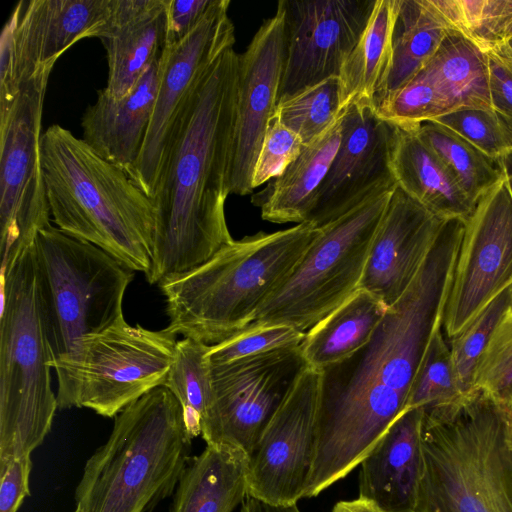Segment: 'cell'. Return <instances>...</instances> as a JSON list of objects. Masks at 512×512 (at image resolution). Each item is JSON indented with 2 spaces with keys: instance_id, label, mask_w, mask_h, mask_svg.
<instances>
[{
  "instance_id": "obj_1",
  "label": "cell",
  "mask_w": 512,
  "mask_h": 512,
  "mask_svg": "<svg viewBox=\"0 0 512 512\" xmlns=\"http://www.w3.org/2000/svg\"><path fill=\"white\" fill-rule=\"evenodd\" d=\"M465 222L445 221L417 277L370 341L322 372L315 458L305 497L344 478L405 411L408 394L443 325Z\"/></svg>"
},
{
  "instance_id": "obj_2",
  "label": "cell",
  "mask_w": 512,
  "mask_h": 512,
  "mask_svg": "<svg viewBox=\"0 0 512 512\" xmlns=\"http://www.w3.org/2000/svg\"><path fill=\"white\" fill-rule=\"evenodd\" d=\"M239 54L226 49L206 71L172 132L152 201L150 284L197 268L233 241L225 202L238 92Z\"/></svg>"
},
{
  "instance_id": "obj_3",
  "label": "cell",
  "mask_w": 512,
  "mask_h": 512,
  "mask_svg": "<svg viewBox=\"0 0 512 512\" xmlns=\"http://www.w3.org/2000/svg\"><path fill=\"white\" fill-rule=\"evenodd\" d=\"M41 161L57 228L146 275L155 230L152 199L123 169L58 124L42 134Z\"/></svg>"
},
{
  "instance_id": "obj_4",
  "label": "cell",
  "mask_w": 512,
  "mask_h": 512,
  "mask_svg": "<svg viewBox=\"0 0 512 512\" xmlns=\"http://www.w3.org/2000/svg\"><path fill=\"white\" fill-rule=\"evenodd\" d=\"M415 512H512V410L481 389L424 410Z\"/></svg>"
},
{
  "instance_id": "obj_5",
  "label": "cell",
  "mask_w": 512,
  "mask_h": 512,
  "mask_svg": "<svg viewBox=\"0 0 512 512\" xmlns=\"http://www.w3.org/2000/svg\"><path fill=\"white\" fill-rule=\"evenodd\" d=\"M320 228L311 223L231 241L208 261L160 286L176 335L209 346L246 329Z\"/></svg>"
},
{
  "instance_id": "obj_6",
  "label": "cell",
  "mask_w": 512,
  "mask_h": 512,
  "mask_svg": "<svg viewBox=\"0 0 512 512\" xmlns=\"http://www.w3.org/2000/svg\"><path fill=\"white\" fill-rule=\"evenodd\" d=\"M182 407L159 386L115 416L76 487L80 512H150L174 494L190 459Z\"/></svg>"
},
{
  "instance_id": "obj_7",
  "label": "cell",
  "mask_w": 512,
  "mask_h": 512,
  "mask_svg": "<svg viewBox=\"0 0 512 512\" xmlns=\"http://www.w3.org/2000/svg\"><path fill=\"white\" fill-rule=\"evenodd\" d=\"M39 310L33 243L1 273L0 462L31 455L58 409Z\"/></svg>"
},
{
  "instance_id": "obj_8",
  "label": "cell",
  "mask_w": 512,
  "mask_h": 512,
  "mask_svg": "<svg viewBox=\"0 0 512 512\" xmlns=\"http://www.w3.org/2000/svg\"><path fill=\"white\" fill-rule=\"evenodd\" d=\"M41 319L57 359L81 337L124 319L134 271L110 254L49 225L33 241Z\"/></svg>"
},
{
  "instance_id": "obj_9",
  "label": "cell",
  "mask_w": 512,
  "mask_h": 512,
  "mask_svg": "<svg viewBox=\"0 0 512 512\" xmlns=\"http://www.w3.org/2000/svg\"><path fill=\"white\" fill-rule=\"evenodd\" d=\"M177 342L168 327L150 330L125 319L81 337L68 353L51 361L58 379V409L88 408L115 417L164 385Z\"/></svg>"
},
{
  "instance_id": "obj_10",
  "label": "cell",
  "mask_w": 512,
  "mask_h": 512,
  "mask_svg": "<svg viewBox=\"0 0 512 512\" xmlns=\"http://www.w3.org/2000/svg\"><path fill=\"white\" fill-rule=\"evenodd\" d=\"M396 186L379 190L321 227L249 326L287 325L306 333L356 292L372 238Z\"/></svg>"
},
{
  "instance_id": "obj_11",
  "label": "cell",
  "mask_w": 512,
  "mask_h": 512,
  "mask_svg": "<svg viewBox=\"0 0 512 512\" xmlns=\"http://www.w3.org/2000/svg\"><path fill=\"white\" fill-rule=\"evenodd\" d=\"M48 65L14 90L0 91V252L1 273L49 225L41 161L42 114Z\"/></svg>"
},
{
  "instance_id": "obj_12",
  "label": "cell",
  "mask_w": 512,
  "mask_h": 512,
  "mask_svg": "<svg viewBox=\"0 0 512 512\" xmlns=\"http://www.w3.org/2000/svg\"><path fill=\"white\" fill-rule=\"evenodd\" d=\"M307 367L300 346L210 366L213 400L201 431L206 445L249 457Z\"/></svg>"
},
{
  "instance_id": "obj_13",
  "label": "cell",
  "mask_w": 512,
  "mask_h": 512,
  "mask_svg": "<svg viewBox=\"0 0 512 512\" xmlns=\"http://www.w3.org/2000/svg\"><path fill=\"white\" fill-rule=\"evenodd\" d=\"M229 5V0H213L195 29L180 42L166 46L160 58L149 129L139 158L128 174L150 198L184 106L212 63L234 46L235 29L228 15Z\"/></svg>"
},
{
  "instance_id": "obj_14",
  "label": "cell",
  "mask_w": 512,
  "mask_h": 512,
  "mask_svg": "<svg viewBox=\"0 0 512 512\" xmlns=\"http://www.w3.org/2000/svg\"><path fill=\"white\" fill-rule=\"evenodd\" d=\"M512 285V197L501 179L465 224L443 327L451 339Z\"/></svg>"
},
{
  "instance_id": "obj_15",
  "label": "cell",
  "mask_w": 512,
  "mask_h": 512,
  "mask_svg": "<svg viewBox=\"0 0 512 512\" xmlns=\"http://www.w3.org/2000/svg\"><path fill=\"white\" fill-rule=\"evenodd\" d=\"M321 370L307 367L249 456L247 495L274 504L305 497L317 440Z\"/></svg>"
},
{
  "instance_id": "obj_16",
  "label": "cell",
  "mask_w": 512,
  "mask_h": 512,
  "mask_svg": "<svg viewBox=\"0 0 512 512\" xmlns=\"http://www.w3.org/2000/svg\"><path fill=\"white\" fill-rule=\"evenodd\" d=\"M111 0H21L0 37V91L55 65L77 41L97 37Z\"/></svg>"
},
{
  "instance_id": "obj_17",
  "label": "cell",
  "mask_w": 512,
  "mask_h": 512,
  "mask_svg": "<svg viewBox=\"0 0 512 512\" xmlns=\"http://www.w3.org/2000/svg\"><path fill=\"white\" fill-rule=\"evenodd\" d=\"M376 0H282L287 54L278 101L339 77Z\"/></svg>"
},
{
  "instance_id": "obj_18",
  "label": "cell",
  "mask_w": 512,
  "mask_h": 512,
  "mask_svg": "<svg viewBox=\"0 0 512 512\" xmlns=\"http://www.w3.org/2000/svg\"><path fill=\"white\" fill-rule=\"evenodd\" d=\"M287 54L285 10L263 22L239 54L238 92L228 176L229 195L251 194L252 175L264 135L278 104Z\"/></svg>"
},
{
  "instance_id": "obj_19",
  "label": "cell",
  "mask_w": 512,
  "mask_h": 512,
  "mask_svg": "<svg viewBox=\"0 0 512 512\" xmlns=\"http://www.w3.org/2000/svg\"><path fill=\"white\" fill-rule=\"evenodd\" d=\"M394 126L372 102L348 106L336 155L316 196L307 223L321 228L381 189L395 186L391 168Z\"/></svg>"
},
{
  "instance_id": "obj_20",
  "label": "cell",
  "mask_w": 512,
  "mask_h": 512,
  "mask_svg": "<svg viewBox=\"0 0 512 512\" xmlns=\"http://www.w3.org/2000/svg\"><path fill=\"white\" fill-rule=\"evenodd\" d=\"M396 186L372 238L359 285L390 307L411 286L445 221Z\"/></svg>"
},
{
  "instance_id": "obj_21",
  "label": "cell",
  "mask_w": 512,
  "mask_h": 512,
  "mask_svg": "<svg viewBox=\"0 0 512 512\" xmlns=\"http://www.w3.org/2000/svg\"><path fill=\"white\" fill-rule=\"evenodd\" d=\"M96 38L106 50L108 77L104 89L121 98L160 60L166 48V0H111Z\"/></svg>"
},
{
  "instance_id": "obj_22",
  "label": "cell",
  "mask_w": 512,
  "mask_h": 512,
  "mask_svg": "<svg viewBox=\"0 0 512 512\" xmlns=\"http://www.w3.org/2000/svg\"><path fill=\"white\" fill-rule=\"evenodd\" d=\"M424 409L404 411L360 463L359 497L383 512H415Z\"/></svg>"
},
{
  "instance_id": "obj_23",
  "label": "cell",
  "mask_w": 512,
  "mask_h": 512,
  "mask_svg": "<svg viewBox=\"0 0 512 512\" xmlns=\"http://www.w3.org/2000/svg\"><path fill=\"white\" fill-rule=\"evenodd\" d=\"M159 61L121 98L111 96L104 88L99 90L95 102L82 115V139L127 174L139 158L149 129L157 95Z\"/></svg>"
},
{
  "instance_id": "obj_24",
  "label": "cell",
  "mask_w": 512,
  "mask_h": 512,
  "mask_svg": "<svg viewBox=\"0 0 512 512\" xmlns=\"http://www.w3.org/2000/svg\"><path fill=\"white\" fill-rule=\"evenodd\" d=\"M391 168L396 185L435 216L467 221L472 215L476 204L414 130L394 126Z\"/></svg>"
},
{
  "instance_id": "obj_25",
  "label": "cell",
  "mask_w": 512,
  "mask_h": 512,
  "mask_svg": "<svg viewBox=\"0 0 512 512\" xmlns=\"http://www.w3.org/2000/svg\"><path fill=\"white\" fill-rule=\"evenodd\" d=\"M344 111L324 134L304 146L280 176L252 196L251 202L260 208L264 220L277 224L308 221L317 192L340 145Z\"/></svg>"
},
{
  "instance_id": "obj_26",
  "label": "cell",
  "mask_w": 512,
  "mask_h": 512,
  "mask_svg": "<svg viewBox=\"0 0 512 512\" xmlns=\"http://www.w3.org/2000/svg\"><path fill=\"white\" fill-rule=\"evenodd\" d=\"M248 463L241 450L206 445L190 457L170 512H233L247 495Z\"/></svg>"
},
{
  "instance_id": "obj_27",
  "label": "cell",
  "mask_w": 512,
  "mask_h": 512,
  "mask_svg": "<svg viewBox=\"0 0 512 512\" xmlns=\"http://www.w3.org/2000/svg\"><path fill=\"white\" fill-rule=\"evenodd\" d=\"M387 309L381 300L359 288L306 332L300 348L308 366L323 370L359 351L370 341Z\"/></svg>"
},
{
  "instance_id": "obj_28",
  "label": "cell",
  "mask_w": 512,
  "mask_h": 512,
  "mask_svg": "<svg viewBox=\"0 0 512 512\" xmlns=\"http://www.w3.org/2000/svg\"><path fill=\"white\" fill-rule=\"evenodd\" d=\"M399 0H376L367 26L340 75L342 109L380 94L392 60V38Z\"/></svg>"
},
{
  "instance_id": "obj_29",
  "label": "cell",
  "mask_w": 512,
  "mask_h": 512,
  "mask_svg": "<svg viewBox=\"0 0 512 512\" xmlns=\"http://www.w3.org/2000/svg\"><path fill=\"white\" fill-rule=\"evenodd\" d=\"M446 100L450 113L493 108L486 53L461 34L449 31L439 49L418 73Z\"/></svg>"
},
{
  "instance_id": "obj_30",
  "label": "cell",
  "mask_w": 512,
  "mask_h": 512,
  "mask_svg": "<svg viewBox=\"0 0 512 512\" xmlns=\"http://www.w3.org/2000/svg\"><path fill=\"white\" fill-rule=\"evenodd\" d=\"M449 29L428 0H399L392 38V60L386 82L374 101L405 86L426 66Z\"/></svg>"
},
{
  "instance_id": "obj_31",
  "label": "cell",
  "mask_w": 512,
  "mask_h": 512,
  "mask_svg": "<svg viewBox=\"0 0 512 512\" xmlns=\"http://www.w3.org/2000/svg\"><path fill=\"white\" fill-rule=\"evenodd\" d=\"M411 130L437 155L475 204L501 179L493 160L449 128L430 121Z\"/></svg>"
},
{
  "instance_id": "obj_32",
  "label": "cell",
  "mask_w": 512,
  "mask_h": 512,
  "mask_svg": "<svg viewBox=\"0 0 512 512\" xmlns=\"http://www.w3.org/2000/svg\"><path fill=\"white\" fill-rule=\"evenodd\" d=\"M208 349L209 345L191 338L179 340L163 385L180 403L192 439L201 435L213 400L210 365L206 358Z\"/></svg>"
},
{
  "instance_id": "obj_33",
  "label": "cell",
  "mask_w": 512,
  "mask_h": 512,
  "mask_svg": "<svg viewBox=\"0 0 512 512\" xmlns=\"http://www.w3.org/2000/svg\"><path fill=\"white\" fill-rule=\"evenodd\" d=\"M447 28L485 53L512 36V0H428Z\"/></svg>"
},
{
  "instance_id": "obj_34",
  "label": "cell",
  "mask_w": 512,
  "mask_h": 512,
  "mask_svg": "<svg viewBox=\"0 0 512 512\" xmlns=\"http://www.w3.org/2000/svg\"><path fill=\"white\" fill-rule=\"evenodd\" d=\"M344 110L340 79L334 76L281 98L276 114L304 145H309L324 134Z\"/></svg>"
},
{
  "instance_id": "obj_35",
  "label": "cell",
  "mask_w": 512,
  "mask_h": 512,
  "mask_svg": "<svg viewBox=\"0 0 512 512\" xmlns=\"http://www.w3.org/2000/svg\"><path fill=\"white\" fill-rule=\"evenodd\" d=\"M511 311L512 285L450 339L453 366L459 389L464 396L475 390V378L481 358L496 329Z\"/></svg>"
},
{
  "instance_id": "obj_36",
  "label": "cell",
  "mask_w": 512,
  "mask_h": 512,
  "mask_svg": "<svg viewBox=\"0 0 512 512\" xmlns=\"http://www.w3.org/2000/svg\"><path fill=\"white\" fill-rule=\"evenodd\" d=\"M450 347L441 329L433 335L412 382L405 411L441 408L460 400Z\"/></svg>"
},
{
  "instance_id": "obj_37",
  "label": "cell",
  "mask_w": 512,
  "mask_h": 512,
  "mask_svg": "<svg viewBox=\"0 0 512 512\" xmlns=\"http://www.w3.org/2000/svg\"><path fill=\"white\" fill-rule=\"evenodd\" d=\"M376 109L384 121L402 129H415L450 113L444 97L421 74L385 96L376 105Z\"/></svg>"
},
{
  "instance_id": "obj_38",
  "label": "cell",
  "mask_w": 512,
  "mask_h": 512,
  "mask_svg": "<svg viewBox=\"0 0 512 512\" xmlns=\"http://www.w3.org/2000/svg\"><path fill=\"white\" fill-rule=\"evenodd\" d=\"M433 122L449 128L495 163L512 151V120L493 108L457 110Z\"/></svg>"
},
{
  "instance_id": "obj_39",
  "label": "cell",
  "mask_w": 512,
  "mask_h": 512,
  "mask_svg": "<svg viewBox=\"0 0 512 512\" xmlns=\"http://www.w3.org/2000/svg\"><path fill=\"white\" fill-rule=\"evenodd\" d=\"M305 334L287 325L248 326L233 337L209 346L206 358L210 366H217L273 350L297 347L302 344Z\"/></svg>"
},
{
  "instance_id": "obj_40",
  "label": "cell",
  "mask_w": 512,
  "mask_h": 512,
  "mask_svg": "<svg viewBox=\"0 0 512 512\" xmlns=\"http://www.w3.org/2000/svg\"><path fill=\"white\" fill-rule=\"evenodd\" d=\"M475 389L512 410V316L496 329L479 363Z\"/></svg>"
},
{
  "instance_id": "obj_41",
  "label": "cell",
  "mask_w": 512,
  "mask_h": 512,
  "mask_svg": "<svg viewBox=\"0 0 512 512\" xmlns=\"http://www.w3.org/2000/svg\"><path fill=\"white\" fill-rule=\"evenodd\" d=\"M304 146L302 140L280 121L275 111L255 162L253 189L280 176L299 156Z\"/></svg>"
},
{
  "instance_id": "obj_42",
  "label": "cell",
  "mask_w": 512,
  "mask_h": 512,
  "mask_svg": "<svg viewBox=\"0 0 512 512\" xmlns=\"http://www.w3.org/2000/svg\"><path fill=\"white\" fill-rule=\"evenodd\" d=\"M493 109L512 120V49L506 44L486 52Z\"/></svg>"
},
{
  "instance_id": "obj_43",
  "label": "cell",
  "mask_w": 512,
  "mask_h": 512,
  "mask_svg": "<svg viewBox=\"0 0 512 512\" xmlns=\"http://www.w3.org/2000/svg\"><path fill=\"white\" fill-rule=\"evenodd\" d=\"M31 455L0 462V512H17L30 496Z\"/></svg>"
},
{
  "instance_id": "obj_44",
  "label": "cell",
  "mask_w": 512,
  "mask_h": 512,
  "mask_svg": "<svg viewBox=\"0 0 512 512\" xmlns=\"http://www.w3.org/2000/svg\"><path fill=\"white\" fill-rule=\"evenodd\" d=\"M213 0H166L167 45L188 36L204 18Z\"/></svg>"
},
{
  "instance_id": "obj_45",
  "label": "cell",
  "mask_w": 512,
  "mask_h": 512,
  "mask_svg": "<svg viewBox=\"0 0 512 512\" xmlns=\"http://www.w3.org/2000/svg\"><path fill=\"white\" fill-rule=\"evenodd\" d=\"M240 512H301L294 504H274L246 495L241 503Z\"/></svg>"
},
{
  "instance_id": "obj_46",
  "label": "cell",
  "mask_w": 512,
  "mask_h": 512,
  "mask_svg": "<svg viewBox=\"0 0 512 512\" xmlns=\"http://www.w3.org/2000/svg\"><path fill=\"white\" fill-rule=\"evenodd\" d=\"M332 512H383L375 503L364 498L339 501L333 507Z\"/></svg>"
},
{
  "instance_id": "obj_47",
  "label": "cell",
  "mask_w": 512,
  "mask_h": 512,
  "mask_svg": "<svg viewBox=\"0 0 512 512\" xmlns=\"http://www.w3.org/2000/svg\"><path fill=\"white\" fill-rule=\"evenodd\" d=\"M512 197V151L496 161Z\"/></svg>"
},
{
  "instance_id": "obj_48",
  "label": "cell",
  "mask_w": 512,
  "mask_h": 512,
  "mask_svg": "<svg viewBox=\"0 0 512 512\" xmlns=\"http://www.w3.org/2000/svg\"><path fill=\"white\" fill-rule=\"evenodd\" d=\"M506 44L512 49V36L508 39Z\"/></svg>"
},
{
  "instance_id": "obj_49",
  "label": "cell",
  "mask_w": 512,
  "mask_h": 512,
  "mask_svg": "<svg viewBox=\"0 0 512 512\" xmlns=\"http://www.w3.org/2000/svg\"><path fill=\"white\" fill-rule=\"evenodd\" d=\"M74 512H80V511L76 508Z\"/></svg>"
},
{
  "instance_id": "obj_50",
  "label": "cell",
  "mask_w": 512,
  "mask_h": 512,
  "mask_svg": "<svg viewBox=\"0 0 512 512\" xmlns=\"http://www.w3.org/2000/svg\"><path fill=\"white\" fill-rule=\"evenodd\" d=\"M510 315L512 316V311H511Z\"/></svg>"
}]
</instances>
